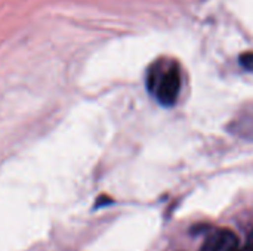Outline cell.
Here are the masks:
<instances>
[{
  "instance_id": "1",
  "label": "cell",
  "mask_w": 253,
  "mask_h": 251,
  "mask_svg": "<svg viewBox=\"0 0 253 251\" xmlns=\"http://www.w3.org/2000/svg\"><path fill=\"white\" fill-rule=\"evenodd\" d=\"M181 92V72L176 65L170 67L157 81L156 84V96L157 101L163 107L175 105Z\"/></svg>"
},
{
  "instance_id": "2",
  "label": "cell",
  "mask_w": 253,
  "mask_h": 251,
  "mask_svg": "<svg viewBox=\"0 0 253 251\" xmlns=\"http://www.w3.org/2000/svg\"><path fill=\"white\" fill-rule=\"evenodd\" d=\"M237 250H239V237L230 229H216L205 240L200 251Z\"/></svg>"
},
{
  "instance_id": "3",
  "label": "cell",
  "mask_w": 253,
  "mask_h": 251,
  "mask_svg": "<svg viewBox=\"0 0 253 251\" xmlns=\"http://www.w3.org/2000/svg\"><path fill=\"white\" fill-rule=\"evenodd\" d=\"M240 65L246 70V71H252L253 72V52H246L243 55H240Z\"/></svg>"
},
{
  "instance_id": "4",
  "label": "cell",
  "mask_w": 253,
  "mask_h": 251,
  "mask_svg": "<svg viewBox=\"0 0 253 251\" xmlns=\"http://www.w3.org/2000/svg\"><path fill=\"white\" fill-rule=\"evenodd\" d=\"M248 249L253 251V232L249 235V238H248Z\"/></svg>"
}]
</instances>
